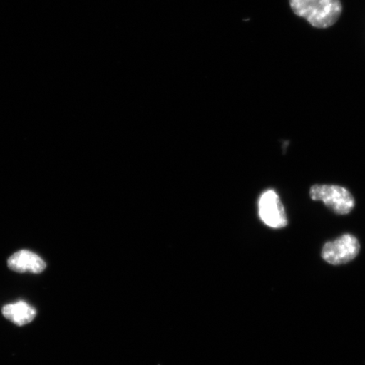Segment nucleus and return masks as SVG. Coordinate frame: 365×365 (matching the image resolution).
<instances>
[{
	"instance_id": "nucleus-1",
	"label": "nucleus",
	"mask_w": 365,
	"mask_h": 365,
	"mask_svg": "<svg viewBox=\"0 0 365 365\" xmlns=\"http://www.w3.org/2000/svg\"><path fill=\"white\" fill-rule=\"evenodd\" d=\"M296 16L304 18L317 29H327L339 21L342 11L340 0H289Z\"/></svg>"
},
{
	"instance_id": "nucleus-2",
	"label": "nucleus",
	"mask_w": 365,
	"mask_h": 365,
	"mask_svg": "<svg viewBox=\"0 0 365 365\" xmlns=\"http://www.w3.org/2000/svg\"><path fill=\"white\" fill-rule=\"evenodd\" d=\"M310 197L323 202L328 208L339 215H346L352 212L355 205L352 194L339 185H314L310 189Z\"/></svg>"
},
{
	"instance_id": "nucleus-3",
	"label": "nucleus",
	"mask_w": 365,
	"mask_h": 365,
	"mask_svg": "<svg viewBox=\"0 0 365 365\" xmlns=\"http://www.w3.org/2000/svg\"><path fill=\"white\" fill-rule=\"evenodd\" d=\"M359 250V242L356 237L344 235L324 245L322 257L327 262L337 266L353 261L357 257Z\"/></svg>"
},
{
	"instance_id": "nucleus-4",
	"label": "nucleus",
	"mask_w": 365,
	"mask_h": 365,
	"mask_svg": "<svg viewBox=\"0 0 365 365\" xmlns=\"http://www.w3.org/2000/svg\"><path fill=\"white\" fill-rule=\"evenodd\" d=\"M259 215L264 225L273 228H282L287 225L284 205L272 190H267L259 198Z\"/></svg>"
},
{
	"instance_id": "nucleus-5",
	"label": "nucleus",
	"mask_w": 365,
	"mask_h": 365,
	"mask_svg": "<svg viewBox=\"0 0 365 365\" xmlns=\"http://www.w3.org/2000/svg\"><path fill=\"white\" fill-rule=\"evenodd\" d=\"M8 267L16 272L38 274L45 270L47 264L39 255L30 250H22L11 255L8 259Z\"/></svg>"
},
{
	"instance_id": "nucleus-6",
	"label": "nucleus",
	"mask_w": 365,
	"mask_h": 365,
	"mask_svg": "<svg viewBox=\"0 0 365 365\" xmlns=\"http://www.w3.org/2000/svg\"><path fill=\"white\" fill-rule=\"evenodd\" d=\"M3 314L16 325L24 326L34 321L36 312L30 304L24 301H19V302L6 305L3 308Z\"/></svg>"
}]
</instances>
